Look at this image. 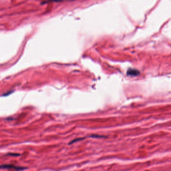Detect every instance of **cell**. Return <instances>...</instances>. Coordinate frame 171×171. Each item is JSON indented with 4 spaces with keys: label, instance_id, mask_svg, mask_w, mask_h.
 <instances>
[{
    "label": "cell",
    "instance_id": "2",
    "mask_svg": "<svg viewBox=\"0 0 171 171\" xmlns=\"http://www.w3.org/2000/svg\"><path fill=\"white\" fill-rule=\"evenodd\" d=\"M128 74L131 76H137L138 74H139V72L137 70H134V69H130L128 71Z\"/></svg>",
    "mask_w": 171,
    "mask_h": 171
},
{
    "label": "cell",
    "instance_id": "3",
    "mask_svg": "<svg viewBox=\"0 0 171 171\" xmlns=\"http://www.w3.org/2000/svg\"><path fill=\"white\" fill-rule=\"evenodd\" d=\"M65 1V0H47L45 2L44 1L43 2H42V3H46L49 2H61V1Z\"/></svg>",
    "mask_w": 171,
    "mask_h": 171
},
{
    "label": "cell",
    "instance_id": "1",
    "mask_svg": "<svg viewBox=\"0 0 171 171\" xmlns=\"http://www.w3.org/2000/svg\"><path fill=\"white\" fill-rule=\"evenodd\" d=\"M1 169H14L16 170L19 171V170H23L25 169L26 168L24 167H16L11 165H2L1 166Z\"/></svg>",
    "mask_w": 171,
    "mask_h": 171
}]
</instances>
